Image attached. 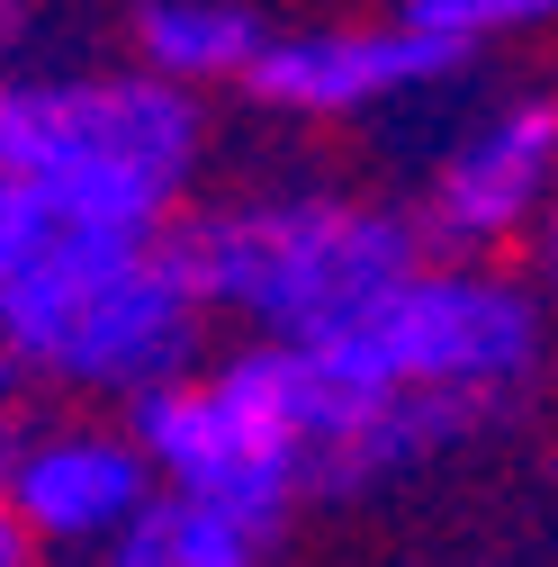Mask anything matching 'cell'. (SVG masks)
<instances>
[{
  "instance_id": "1",
  "label": "cell",
  "mask_w": 558,
  "mask_h": 567,
  "mask_svg": "<svg viewBox=\"0 0 558 567\" xmlns=\"http://www.w3.org/2000/svg\"><path fill=\"white\" fill-rule=\"evenodd\" d=\"M172 244L217 324H244V342H298V351L370 324L433 261L414 207L352 198V189L217 198V207H189Z\"/></svg>"
},
{
  "instance_id": "2",
  "label": "cell",
  "mask_w": 558,
  "mask_h": 567,
  "mask_svg": "<svg viewBox=\"0 0 558 567\" xmlns=\"http://www.w3.org/2000/svg\"><path fill=\"white\" fill-rule=\"evenodd\" d=\"M207 298L189 289L172 235H82L54 226L45 252L0 289V351L28 388L82 405H145L207 370Z\"/></svg>"
},
{
  "instance_id": "3",
  "label": "cell",
  "mask_w": 558,
  "mask_h": 567,
  "mask_svg": "<svg viewBox=\"0 0 558 567\" xmlns=\"http://www.w3.org/2000/svg\"><path fill=\"white\" fill-rule=\"evenodd\" d=\"M207 154L198 91L154 73H0V181L82 235H172Z\"/></svg>"
},
{
  "instance_id": "4",
  "label": "cell",
  "mask_w": 558,
  "mask_h": 567,
  "mask_svg": "<svg viewBox=\"0 0 558 567\" xmlns=\"http://www.w3.org/2000/svg\"><path fill=\"white\" fill-rule=\"evenodd\" d=\"M361 396H451L477 414H505L549 351V298L496 261H424L405 289L352 324L342 342H316Z\"/></svg>"
},
{
  "instance_id": "5",
  "label": "cell",
  "mask_w": 558,
  "mask_h": 567,
  "mask_svg": "<svg viewBox=\"0 0 558 567\" xmlns=\"http://www.w3.org/2000/svg\"><path fill=\"white\" fill-rule=\"evenodd\" d=\"M549 189H558V100L523 91V100H496L477 126L451 135V154L424 181L414 226H424V244L442 261H486L531 217L549 226Z\"/></svg>"
},
{
  "instance_id": "6",
  "label": "cell",
  "mask_w": 558,
  "mask_h": 567,
  "mask_svg": "<svg viewBox=\"0 0 558 567\" xmlns=\"http://www.w3.org/2000/svg\"><path fill=\"white\" fill-rule=\"evenodd\" d=\"M154 495H163L154 451L135 442V423L100 414L28 423V451L10 468V514L37 540V558H100Z\"/></svg>"
},
{
  "instance_id": "7",
  "label": "cell",
  "mask_w": 558,
  "mask_h": 567,
  "mask_svg": "<svg viewBox=\"0 0 558 567\" xmlns=\"http://www.w3.org/2000/svg\"><path fill=\"white\" fill-rule=\"evenodd\" d=\"M468 73L459 45L414 37L405 19H352V28H289L252 63V100L279 117H370L414 91H442Z\"/></svg>"
},
{
  "instance_id": "8",
  "label": "cell",
  "mask_w": 558,
  "mask_h": 567,
  "mask_svg": "<svg viewBox=\"0 0 558 567\" xmlns=\"http://www.w3.org/2000/svg\"><path fill=\"white\" fill-rule=\"evenodd\" d=\"M135 73H154L172 91L198 82H252V63L270 54V28L252 0H135Z\"/></svg>"
},
{
  "instance_id": "9",
  "label": "cell",
  "mask_w": 558,
  "mask_h": 567,
  "mask_svg": "<svg viewBox=\"0 0 558 567\" xmlns=\"http://www.w3.org/2000/svg\"><path fill=\"white\" fill-rule=\"evenodd\" d=\"M261 558H270V540L252 523H235L226 505H198V495L163 486L91 567H261Z\"/></svg>"
},
{
  "instance_id": "10",
  "label": "cell",
  "mask_w": 558,
  "mask_h": 567,
  "mask_svg": "<svg viewBox=\"0 0 558 567\" xmlns=\"http://www.w3.org/2000/svg\"><path fill=\"white\" fill-rule=\"evenodd\" d=\"M388 19H405L414 37H433V45L486 54V45H505V37H540V28H558V0H396Z\"/></svg>"
},
{
  "instance_id": "11",
  "label": "cell",
  "mask_w": 558,
  "mask_h": 567,
  "mask_svg": "<svg viewBox=\"0 0 558 567\" xmlns=\"http://www.w3.org/2000/svg\"><path fill=\"white\" fill-rule=\"evenodd\" d=\"M45 235H54V217H45V198H28L19 181H0V289L45 252Z\"/></svg>"
},
{
  "instance_id": "12",
  "label": "cell",
  "mask_w": 558,
  "mask_h": 567,
  "mask_svg": "<svg viewBox=\"0 0 558 567\" xmlns=\"http://www.w3.org/2000/svg\"><path fill=\"white\" fill-rule=\"evenodd\" d=\"M19 37H28V0H0V73H19Z\"/></svg>"
},
{
  "instance_id": "13",
  "label": "cell",
  "mask_w": 558,
  "mask_h": 567,
  "mask_svg": "<svg viewBox=\"0 0 558 567\" xmlns=\"http://www.w3.org/2000/svg\"><path fill=\"white\" fill-rule=\"evenodd\" d=\"M28 451V414H0V495H10V468Z\"/></svg>"
},
{
  "instance_id": "14",
  "label": "cell",
  "mask_w": 558,
  "mask_h": 567,
  "mask_svg": "<svg viewBox=\"0 0 558 567\" xmlns=\"http://www.w3.org/2000/svg\"><path fill=\"white\" fill-rule=\"evenodd\" d=\"M531 261H540V289L558 298V207H549V226H540V244H531Z\"/></svg>"
},
{
  "instance_id": "15",
  "label": "cell",
  "mask_w": 558,
  "mask_h": 567,
  "mask_svg": "<svg viewBox=\"0 0 558 567\" xmlns=\"http://www.w3.org/2000/svg\"><path fill=\"white\" fill-rule=\"evenodd\" d=\"M19 388H28V370L10 361V351H0V414H19Z\"/></svg>"
}]
</instances>
